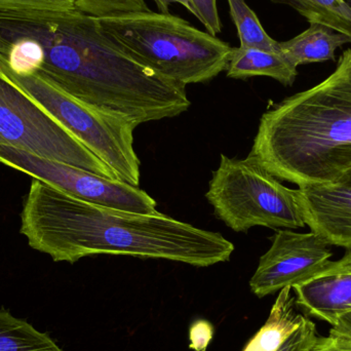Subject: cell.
I'll list each match as a JSON object with an SVG mask.
<instances>
[{
    "label": "cell",
    "instance_id": "1",
    "mask_svg": "<svg viewBox=\"0 0 351 351\" xmlns=\"http://www.w3.org/2000/svg\"><path fill=\"white\" fill-rule=\"evenodd\" d=\"M0 69L36 74L136 125L179 117L191 105L186 86L128 55L77 10L0 12Z\"/></svg>",
    "mask_w": 351,
    "mask_h": 351
},
{
    "label": "cell",
    "instance_id": "2",
    "mask_svg": "<svg viewBox=\"0 0 351 351\" xmlns=\"http://www.w3.org/2000/svg\"><path fill=\"white\" fill-rule=\"evenodd\" d=\"M20 231L33 250L69 263L102 254L208 267L229 261L235 249L221 233L160 212L136 214L84 202L37 179L25 198Z\"/></svg>",
    "mask_w": 351,
    "mask_h": 351
},
{
    "label": "cell",
    "instance_id": "3",
    "mask_svg": "<svg viewBox=\"0 0 351 351\" xmlns=\"http://www.w3.org/2000/svg\"><path fill=\"white\" fill-rule=\"evenodd\" d=\"M249 156L299 187L341 180L351 169V49L321 84L262 115Z\"/></svg>",
    "mask_w": 351,
    "mask_h": 351
},
{
    "label": "cell",
    "instance_id": "4",
    "mask_svg": "<svg viewBox=\"0 0 351 351\" xmlns=\"http://www.w3.org/2000/svg\"><path fill=\"white\" fill-rule=\"evenodd\" d=\"M96 19L128 55L183 86L214 80L227 70L234 49L171 14L149 10Z\"/></svg>",
    "mask_w": 351,
    "mask_h": 351
},
{
    "label": "cell",
    "instance_id": "5",
    "mask_svg": "<svg viewBox=\"0 0 351 351\" xmlns=\"http://www.w3.org/2000/svg\"><path fill=\"white\" fill-rule=\"evenodd\" d=\"M206 197L217 218L235 232L256 226L297 229L306 225L299 190L282 185L250 156L239 160L221 154Z\"/></svg>",
    "mask_w": 351,
    "mask_h": 351
},
{
    "label": "cell",
    "instance_id": "6",
    "mask_svg": "<svg viewBox=\"0 0 351 351\" xmlns=\"http://www.w3.org/2000/svg\"><path fill=\"white\" fill-rule=\"evenodd\" d=\"M0 73L71 132L121 181L139 185L141 162L134 148L138 125L77 100L36 74L16 75L3 69Z\"/></svg>",
    "mask_w": 351,
    "mask_h": 351
},
{
    "label": "cell",
    "instance_id": "7",
    "mask_svg": "<svg viewBox=\"0 0 351 351\" xmlns=\"http://www.w3.org/2000/svg\"><path fill=\"white\" fill-rule=\"evenodd\" d=\"M0 145L119 180L53 115L0 73Z\"/></svg>",
    "mask_w": 351,
    "mask_h": 351
},
{
    "label": "cell",
    "instance_id": "8",
    "mask_svg": "<svg viewBox=\"0 0 351 351\" xmlns=\"http://www.w3.org/2000/svg\"><path fill=\"white\" fill-rule=\"evenodd\" d=\"M0 164L84 202L136 214L158 213L156 200L138 186L63 162L45 160L12 146L0 145Z\"/></svg>",
    "mask_w": 351,
    "mask_h": 351
},
{
    "label": "cell",
    "instance_id": "9",
    "mask_svg": "<svg viewBox=\"0 0 351 351\" xmlns=\"http://www.w3.org/2000/svg\"><path fill=\"white\" fill-rule=\"evenodd\" d=\"M271 241L250 280L252 292L260 298L309 280L327 266L333 255L331 245L313 231L278 230Z\"/></svg>",
    "mask_w": 351,
    "mask_h": 351
},
{
    "label": "cell",
    "instance_id": "10",
    "mask_svg": "<svg viewBox=\"0 0 351 351\" xmlns=\"http://www.w3.org/2000/svg\"><path fill=\"white\" fill-rule=\"evenodd\" d=\"M306 313L333 327L351 315V247L313 278L293 288Z\"/></svg>",
    "mask_w": 351,
    "mask_h": 351
},
{
    "label": "cell",
    "instance_id": "11",
    "mask_svg": "<svg viewBox=\"0 0 351 351\" xmlns=\"http://www.w3.org/2000/svg\"><path fill=\"white\" fill-rule=\"evenodd\" d=\"M305 222L331 245L351 247V184L300 186Z\"/></svg>",
    "mask_w": 351,
    "mask_h": 351
},
{
    "label": "cell",
    "instance_id": "12",
    "mask_svg": "<svg viewBox=\"0 0 351 351\" xmlns=\"http://www.w3.org/2000/svg\"><path fill=\"white\" fill-rule=\"evenodd\" d=\"M351 43V37L331 27L311 23L308 29L290 40L278 43L280 53L295 67L334 61L336 49Z\"/></svg>",
    "mask_w": 351,
    "mask_h": 351
},
{
    "label": "cell",
    "instance_id": "13",
    "mask_svg": "<svg viewBox=\"0 0 351 351\" xmlns=\"http://www.w3.org/2000/svg\"><path fill=\"white\" fill-rule=\"evenodd\" d=\"M226 71L227 77L233 80L267 76L286 86H292L298 74L297 67L282 53L241 47L233 49Z\"/></svg>",
    "mask_w": 351,
    "mask_h": 351
},
{
    "label": "cell",
    "instance_id": "14",
    "mask_svg": "<svg viewBox=\"0 0 351 351\" xmlns=\"http://www.w3.org/2000/svg\"><path fill=\"white\" fill-rule=\"evenodd\" d=\"M291 290L292 288L280 291L267 321L243 351H278L300 327L305 317L295 311L296 300L291 296Z\"/></svg>",
    "mask_w": 351,
    "mask_h": 351
},
{
    "label": "cell",
    "instance_id": "15",
    "mask_svg": "<svg viewBox=\"0 0 351 351\" xmlns=\"http://www.w3.org/2000/svg\"><path fill=\"white\" fill-rule=\"evenodd\" d=\"M0 351H64L47 334L0 311Z\"/></svg>",
    "mask_w": 351,
    "mask_h": 351
},
{
    "label": "cell",
    "instance_id": "16",
    "mask_svg": "<svg viewBox=\"0 0 351 351\" xmlns=\"http://www.w3.org/2000/svg\"><path fill=\"white\" fill-rule=\"evenodd\" d=\"M288 4L309 23L326 25L351 37V8L346 0H272Z\"/></svg>",
    "mask_w": 351,
    "mask_h": 351
},
{
    "label": "cell",
    "instance_id": "17",
    "mask_svg": "<svg viewBox=\"0 0 351 351\" xmlns=\"http://www.w3.org/2000/svg\"><path fill=\"white\" fill-rule=\"evenodd\" d=\"M231 19L234 22L241 41V49H258L280 53L278 41L264 30L257 14L245 3V0H227Z\"/></svg>",
    "mask_w": 351,
    "mask_h": 351
},
{
    "label": "cell",
    "instance_id": "18",
    "mask_svg": "<svg viewBox=\"0 0 351 351\" xmlns=\"http://www.w3.org/2000/svg\"><path fill=\"white\" fill-rule=\"evenodd\" d=\"M75 8L95 18L150 10L144 0H75Z\"/></svg>",
    "mask_w": 351,
    "mask_h": 351
},
{
    "label": "cell",
    "instance_id": "19",
    "mask_svg": "<svg viewBox=\"0 0 351 351\" xmlns=\"http://www.w3.org/2000/svg\"><path fill=\"white\" fill-rule=\"evenodd\" d=\"M76 10L75 0H0V12L10 10H55L66 12Z\"/></svg>",
    "mask_w": 351,
    "mask_h": 351
},
{
    "label": "cell",
    "instance_id": "20",
    "mask_svg": "<svg viewBox=\"0 0 351 351\" xmlns=\"http://www.w3.org/2000/svg\"><path fill=\"white\" fill-rule=\"evenodd\" d=\"M193 14L206 27L208 33L216 36L222 30L217 0H189Z\"/></svg>",
    "mask_w": 351,
    "mask_h": 351
},
{
    "label": "cell",
    "instance_id": "21",
    "mask_svg": "<svg viewBox=\"0 0 351 351\" xmlns=\"http://www.w3.org/2000/svg\"><path fill=\"white\" fill-rule=\"evenodd\" d=\"M317 340L315 324L305 319L278 351H311Z\"/></svg>",
    "mask_w": 351,
    "mask_h": 351
},
{
    "label": "cell",
    "instance_id": "22",
    "mask_svg": "<svg viewBox=\"0 0 351 351\" xmlns=\"http://www.w3.org/2000/svg\"><path fill=\"white\" fill-rule=\"evenodd\" d=\"M212 325L206 321H197L189 331L190 348L193 351H206L213 338Z\"/></svg>",
    "mask_w": 351,
    "mask_h": 351
},
{
    "label": "cell",
    "instance_id": "23",
    "mask_svg": "<svg viewBox=\"0 0 351 351\" xmlns=\"http://www.w3.org/2000/svg\"><path fill=\"white\" fill-rule=\"evenodd\" d=\"M311 351H351V338L330 331L327 337H317Z\"/></svg>",
    "mask_w": 351,
    "mask_h": 351
},
{
    "label": "cell",
    "instance_id": "24",
    "mask_svg": "<svg viewBox=\"0 0 351 351\" xmlns=\"http://www.w3.org/2000/svg\"><path fill=\"white\" fill-rule=\"evenodd\" d=\"M156 2V6L162 14H170V5L172 3L182 4L184 8H187L190 12L193 14L191 5H190L189 0H154Z\"/></svg>",
    "mask_w": 351,
    "mask_h": 351
},
{
    "label": "cell",
    "instance_id": "25",
    "mask_svg": "<svg viewBox=\"0 0 351 351\" xmlns=\"http://www.w3.org/2000/svg\"><path fill=\"white\" fill-rule=\"evenodd\" d=\"M331 331L351 338V315L342 319L339 323L332 327Z\"/></svg>",
    "mask_w": 351,
    "mask_h": 351
},
{
    "label": "cell",
    "instance_id": "26",
    "mask_svg": "<svg viewBox=\"0 0 351 351\" xmlns=\"http://www.w3.org/2000/svg\"><path fill=\"white\" fill-rule=\"evenodd\" d=\"M340 181L351 184V169L350 171H348V172H346V174L341 178V180H340Z\"/></svg>",
    "mask_w": 351,
    "mask_h": 351
},
{
    "label": "cell",
    "instance_id": "27",
    "mask_svg": "<svg viewBox=\"0 0 351 351\" xmlns=\"http://www.w3.org/2000/svg\"><path fill=\"white\" fill-rule=\"evenodd\" d=\"M346 2H348V4H350V6L351 8V0H346Z\"/></svg>",
    "mask_w": 351,
    "mask_h": 351
}]
</instances>
